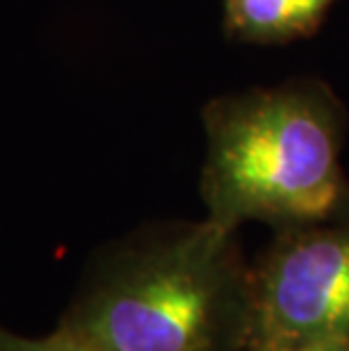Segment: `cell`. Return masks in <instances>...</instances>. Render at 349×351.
Here are the masks:
<instances>
[{
    "label": "cell",
    "mask_w": 349,
    "mask_h": 351,
    "mask_svg": "<svg viewBox=\"0 0 349 351\" xmlns=\"http://www.w3.org/2000/svg\"><path fill=\"white\" fill-rule=\"evenodd\" d=\"M261 351H349L336 342H261Z\"/></svg>",
    "instance_id": "6"
},
{
    "label": "cell",
    "mask_w": 349,
    "mask_h": 351,
    "mask_svg": "<svg viewBox=\"0 0 349 351\" xmlns=\"http://www.w3.org/2000/svg\"><path fill=\"white\" fill-rule=\"evenodd\" d=\"M261 342L349 345V222L291 229L250 279Z\"/></svg>",
    "instance_id": "3"
},
{
    "label": "cell",
    "mask_w": 349,
    "mask_h": 351,
    "mask_svg": "<svg viewBox=\"0 0 349 351\" xmlns=\"http://www.w3.org/2000/svg\"><path fill=\"white\" fill-rule=\"evenodd\" d=\"M55 333H50L48 338H25L0 326V351H55Z\"/></svg>",
    "instance_id": "5"
},
{
    "label": "cell",
    "mask_w": 349,
    "mask_h": 351,
    "mask_svg": "<svg viewBox=\"0 0 349 351\" xmlns=\"http://www.w3.org/2000/svg\"><path fill=\"white\" fill-rule=\"evenodd\" d=\"M55 338H57L55 351H105V349L95 347L93 342H86V340L77 338V335L64 331L62 326H59L57 331H55Z\"/></svg>",
    "instance_id": "7"
},
{
    "label": "cell",
    "mask_w": 349,
    "mask_h": 351,
    "mask_svg": "<svg viewBox=\"0 0 349 351\" xmlns=\"http://www.w3.org/2000/svg\"><path fill=\"white\" fill-rule=\"evenodd\" d=\"M225 32L245 43H288L313 34L336 0H222Z\"/></svg>",
    "instance_id": "4"
},
{
    "label": "cell",
    "mask_w": 349,
    "mask_h": 351,
    "mask_svg": "<svg viewBox=\"0 0 349 351\" xmlns=\"http://www.w3.org/2000/svg\"><path fill=\"white\" fill-rule=\"evenodd\" d=\"M209 218L297 229L333 218L347 184L340 168L345 109L320 80H291L211 100L202 109Z\"/></svg>",
    "instance_id": "1"
},
{
    "label": "cell",
    "mask_w": 349,
    "mask_h": 351,
    "mask_svg": "<svg viewBox=\"0 0 349 351\" xmlns=\"http://www.w3.org/2000/svg\"><path fill=\"white\" fill-rule=\"evenodd\" d=\"M250 302L234 229L206 218L107 254L59 326L105 351H218Z\"/></svg>",
    "instance_id": "2"
}]
</instances>
